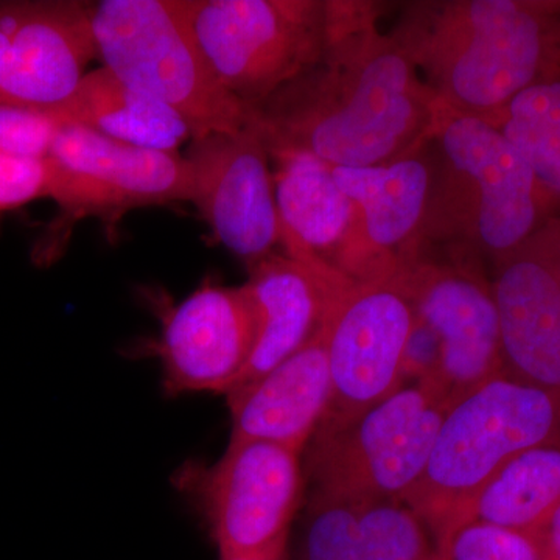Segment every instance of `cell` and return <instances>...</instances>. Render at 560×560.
<instances>
[{"mask_svg": "<svg viewBox=\"0 0 560 560\" xmlns=\"http://www.w3.org/2000/svg\"><path fill=\"white\" fill-rule=\"evenodd\" d=\"M389 3L327 0L319 61L254 113L268 151H301L331 167H372L425 147L441 102L383 32Z\"/></svg>", "mask_w": 560, "mask_h": 560, "instance_id": "obj_1", "label": "cell"}, {"mask_svg": "<svg viewBox=\"0 0 560 560\" xmlns=\"http://www.w3.org/2000/svg\"><path fill=\"white\" fill-rule=\"evenodd\" d=\"M390 33L441 103L492 124L560 79V0H411Z\"/></svg>", "mask_w": 560, "mask_h": 560, "instance_id": "obj_2", "label": "cell"}, {"mask_svg": "<svg viewBox=\"0 0 560 560\" xmlns=\"http://www.w3.org/2000/svg\"><path fill=\"white\" fill-rule=\"evenodd\" d=\"M429 151L425 257L441 246L448 260L493 267L559 215L521 151L488 120L441 103Z\"/></svg>", "mask_w": 560, "mask_h": 560, "instance_id": "obj_3", "label": "cell"}, {"mask_svg": "<svg viewBox=\"0 0 560 560\" xmlns=\"http://www.w3.org/2000/svg\"><path fill=\"white\" fill-rule=\"evenodd\" d=\"M559 440L560 397L506 374L453 401L407 501L436 537L441 558L481 486L517 453Z\"/></svg>", "mask_w": 560, "mask_h": 560, "instance_id": "obj_4", "label": "cell"}, {"mask_svg": "<svg viewBox=\"0 0 560 560\" xmlns=\"http://www.w3.org/2000/svg\"><path fill=\"white\" fill-rule=\"evenodd\" d=\"M91 24L103 68L175 110L191 139L253 120L213 75L184 0H102L91 5Z\"/></svg>", "mask_w": 560, "mask_h": 560, "instance_id": "obj_5", "label": "cell"}, {"mask_svg": "<svg viewBox=\"0 0 560 560\" xmlns=\"http://www.w3.org/2000/svg\"><path fill=\"white\" fill-rule=\"evenodd\" d=\"M448 405L419 383L348 419H323L302 452L304 495L405 501L429 464Z\"/></svg>", "mask_w": 560, "mask_h": 560, "instance_id": "obj_6", "label": "cell"}, {"mask_svg": "<svg viewBox=\"0 0 560 560\" xmlns=\"http://www.w3.org/2000/svg\"><path fill=\"white\" fill-rule=\"evenodd\" d=\"M46 198L58 208L36 259L60 257L70 231L83 220L101 221L109 242L131 210L189 202V173L179 153L142 149L83 130L58 127L46 156Z\"/></svg>", "mask_w": 560, "mask_h": 560, "instance_id": "obj_7", "label": "cell"}, {"mask_svg": "<svg viewBox=\"0 0 560 560\" xmlns=\"http://www.w3.org/2000/svg\"><path fill=\"white\" fill-rule=\"evenodd\" d=\"M213 75L256 113L319 61L327 0H184Z\"/></svg>", "mask_w": 560, "mask_h": 560, "instance_id": "obj_8", "label": "cell"}, {"mask_svg": "<svg viewBox=\"0 0 560 560\" xmlns=\"http://www.w3.org/2000/svg\"><path fill=\"white\" fill-rule=\"evenodd\" d=\"M176 482L208 523L220 558L289 548L304 503L302 452L272 442H230L217 463L187 464Z\"/></svg>", "mask_w": 560, "mask_h": 560, "instance_id": "obj_9", "label": "cell"}, {"mask_svg": "<svg viewBox=\"0 0 560 560\" xmlns=\"http://www.w3.org/2000/svg\"><path fill=\"white\" fill-rule=\"evenodd\" d=\"M415 318L399 278L334 290L324 316L331 378L324 419L352 418L404 386L401 360Z\"/></svg>", "mask_w": 560, "mask_h": 560, "instance_id": "obj_10", "label": "cell"}, {"mask_svg": "<svg viewBox=\"0 0 560 560\" xmlns=\"http://www.w3.org/2000/svg\"><path fill=\"white\" fill-rule=\"evenodd\" d=\"M189 202L213 237L253 267L280 246L270 151L254 125L190 139L186 154Z\"/></svg>", "mask_w": 560, "mask_h": 560, "instance_id": "obj_11", "label": "cell"}, {"mask_svg": "<svg viewBox=\"0 0 560 560\" xmlns=\"http://www.w3.org/2000/svg\"><path fill=\"white\" fill-rule=\"evenodd\" d=\"M283 254L353 283L396 279L372 249L359 208L338 186L331 165L301 151H271Z\"/></svg>", "mask_w": 560, "mask_h": 560, "instance_id": "obj_12", "label": "cell"}, {"mask_svg": "<svg viewBox=\"0 0 560 560\" xmlns=\"http://www.w3.org/2000/svg\"><path fill=\"white\" fill-rule=\"evenodd\" d=\"M416 316L441 342L434 393L451 407L503 374L499 312L482 265L425 257L399 276Z\"/></svg>", "mask_w": 560, "mask_h": 560, "instance_id": "obj_13", "label": "cell"}, {"mask_svg": "<svg viewBox=\"0 0 560 560\" xmlns=\"http://www.w3.org/2000/svg\"><path fill=\"white\" fill-rule=\"evenodd\" d=\"M94 58L88 3L0 5V108L46 110L60 105Z\"/></svg>", "mask_w": 560, "mask_h": 560, "instance_id": "obj_14", "label": "cell"}, {"mask_svg": "<svg viewBox=\"0 0 560 560\" xmlns=\"http://www.w3.org/2000/svg\"><path fill=\"white\" fill-rule=\"evenodd\" d=\"M492 270L503 374L560 397V215Z\"/></svg>", "mask_w": 560, "mask_h": 560, "instance_id": "obj_15", "label": "cell"}, {"mask_svg": "<svg viewBox=\"0 0 560 560\" xmlns=\"http://www.w3.org/2000/svg\"><path fill=\"white\" fill-rule=\"evenodd\" d=\"M256 337V311L245 285L206 280L162 316L156 355L165 394L231 393L248 366Z\"/></svg>", "mask_w": 560, "mask_h": 560, "instance_id": "obj_16", "label": "cell"}, {"mask_svg": "<svg viewBox=\"0 0 560 560\" xmlns=\"http://www.w3.org/2000/svg\"><path fill=\"white\" fill-rule=\"evenodd\" d=\"M289 560H442L429 525L405 501L304 495Z\"/></svg>", "mask_w": 560, "mask_h": 560, "instance_id": "obj_17", "label": "cell"}, {"mask_svg": "<svg viewBox=\"0 0 560 560\" xmlns=\"http://www.w3.org/2000/svg\"><path fill=\"white\" fill-rule=\"evenodd\" d=\"M226 396L232 418L230 442H272L304 452L330 405L326 323L323 320L311 340L275 370Z\"/></svg>", "mask_w": 560, "mask_h": 560, "instance_id": "obj_18", "label": "cell"}, {"mask_svg": "<svg viewBox=\"0 0 560 560\" xmlns=\"http://www.w3.org/2000/svg\"><path fill=\"white\" fill-rule=\"evenodd\" d=\"M331 172L359 208L361 226L372 249L396 278L425 259L423 224L431 187L429 143L386 164L331 167Z\"/></svg>", "mask_w": 560, "mask_h": 560, "instance_id": "obj_19", "label": "cell"}, {"mask_svg": "<svg viewBox=\"0 0 560 560\" xmlns=\"http://www.w3.org/2000/svg\"><path fill=\"white\" fill-rule=\"evenodd\" d=\"M345 282L350 280L307 267L283 253L249 267L245 289L256 311L257 337L237 386L275 370L311 340L323 324L331 293Z\"/></svg>", "mask_w": 560, "mask_h": 560, "instance_id": "obj_20", "label": "cell"}, {"mask_svg": "<svg viewBox=\"0 0 560 560\" xmlns=\"http://www.w3.org/2000/svg\"><path fill=\"white\" fill-rule=\"evenodd\" d=\"M46 113L57 127L83 128L142 149L178 153L191 139L189 127L175 110L103 66L86 72L75 91Z\"/></svg>", "mask_w": 560, "mask_h": 560, "instance_id": "obj_21", "label": "cell"}, {"mask_svg": "<svg viewBox=\"0 0 560 560\" xmlns=\"http://www.w3.org/2000/svg\"><path fill=\"white\" fill-rule=\"evenodd\" d=\"M559 506L560 440L506 460L475 493L460 526L477 522L537 537Z\"/></svg>", "mask_w": 560, "mask_h": 560, "instance_id": "obj_22", "label": "cell"}, {"mask_svg": "<svg viewBox=\"0 0 560 560\" xmlns=\"http://www.w3.org/2000/svg\"><path fill=\"white\" fill-rule=\"evenodd\" d=\"M492 124L521 151L560 215V79L522 92Z\"/></svg>", "mask_w": 560, "mask_h": 560, "instance_id": "obj_23", "label": "cell"}, {"mask_svg": "<svg viewBox=\"0 0 560 560\" xmlns=\"http://www.w3.org/2000/svg\"><path fill=\"white\" fill-rule=\"evenodd\" d=\"M442 560H544L537 537L485 523L460 526Z\"/></svg>", "mask_w": 560, "mask_h": 560, "instance_id": "obj_24", "label": "cell"}, {"mask_svg": "<svg viewBox=\"0 0 560 560\" xmlns=\"http://www.w3.org/2000/svg\"><path fill=\"white\" fill-rule=\"evenodd\" d=\"M57 130L46 110L0 108V153L43 160Z\"/></svg>", "mask_w": 560, "mask_h": 560, "instance_id": "obj_25", "label": "cell"}, {"mask_svg": "<svg viewBox=\"0 0 560 560\" xmlns=\"http://www.w3.org/2000/svg\"><path fill=\"white\" fill-rule=\"evenodd\" d=\"M46 191L43 160L0 153V213L46 198Z\"/></svg>", "mask_w": 560, "mask_h": 560, "instance_id": "obj_26", "label": "cell"}, {"mask_svg": "<svg viewBox=\"0 0 560 560\" xmlns=\"http://www.w3.org/2000/svg\"><path fill=\"white\" fill-rule=\"evenodd\" d=\"M440 371V338L429 324L416 316L401 360V385L419 383L434 393Z\"/></svg>", "mask_w": 560, "mask_h": 560, "instance_id": "obj_27", "label": "cell"}, {"mask_svg": "<svg viewBox=\"0 0 560 560\" xmlns=\"http://www.w3.org/2000/svg\"><path fill=\"white\" fill-rule=\"evenodd\" d=\"M537 540H539L544 560H560V506L537 534Z\"/></svg>", "mask_w": 560, "mask_h": 560, "instance_id": "obj_28", "label": "cell"}, {"mask_svg": "<svg viewBox=\"0 0 560 560\" xmlns=\"http://www.w3.org/2000/svg\"><path fill=\"white\" fill-rule=\"evenodd\" d=\"M220 560H289V548H287V550L267 552V555L242 556V558H220Z\"/></svg>", "mask_w": 560, "mask_h": 560, "instance_id": "obj_29", "label": "cell"}]
</instances>
